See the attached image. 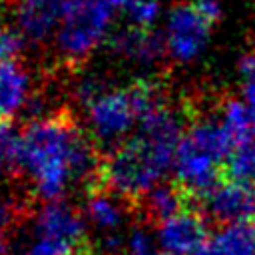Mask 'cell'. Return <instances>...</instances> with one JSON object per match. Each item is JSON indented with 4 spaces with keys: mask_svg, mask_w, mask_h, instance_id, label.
<instances>
[{
    "mask_svg": "<svg viewBox=\"0 0 255 255\" xmlns=\"http://www.w3.org/2000/svg\"><path fill=\"white\" fill-rule=\"evenodd\" d=\"M24 255H96L82 213L64 199L44 201Z\"/></svg>",
    "mask_w": 255,
    "mask_h": 255,
    "instance_id": "obj_2",
    "label": "cell"
},
{
    "mask_svg": "<svg viewBox=\"0 0 255 255\" xmlns=\"http://www.w3.org/2000/svg\"><path fill=\"white\" fill-rule=\"evenodd\" d=\"M221 120L233 139V145H243L255 141V114L251 108L239 100H225L221 104Z\"/></svg>",
    "mask_w": 255,
    "mask_h": 255,
    "instance_id": "obj_15",
    "label": "cell"
},
{
    "mask_svg": "<svg viewBox=\"0 0 255 255\" xmlns=\"http://www.w3.org/2000/svg\"><path fill=\"white\" fill-rule=\"evenodd\" d=\"M223 179L255 183V141L233 147L223 163Z\"/></svg>",
    "mask_w": 255,
    "mask_h": 255,
    "instance_id": "obj_16",
    "label": "cell"
},
{
    "mask_svg": "<svg viewBox=\"0 0 255 255\" xmlns=\"http://www.w3.org/2000/svg\"><path fill=\"white\" fill-rule=\"evenodd\" d=\"M201 211L215 223H241L255 219V183L223 179L203 201Z\"/></svg>",
    "mask_w": 255,
    "mask_h": 255,
    "instance_id": "obj_7",
    "label": "cell"
},
{
    "mask_svg": "<svg viewBox=\"0 0 255 255\" xmlns=\"http://www.w3.org/2000/svg\"><path fill=\"white\" fill-rule=\"evenodd\" d=\"M175 181L201 201L223 181V163L197 149L185 135L175 151Z\"/></svg>",
    "mask_w": 255,
    "mask_h": 255,
    "instance_id": "obj_6",
    "label": "cell"
},
{
    "mask_svg": "<svg viewBox=\"0 0 255 255\" xmlns=\"http://www.w3.org/2000/svg\"><path fill=\"white\" fill-rule=\"evenodd\" d=\"M106 2L114 12H129L137 0H106Z\"/></svg>",
    "mask_w": 255,
    "mask_h": 255,
    "instance_id": "obj_24",
    "label": "cell"
},
{
    "mask_svg": "<svg viewBox=\"0 0 255 255\" xmlns=\"http://www.w3.org/2000/svg\"><path fill=\"white\" fill-rule=\"evenodd\" d=\"M193 255H255V219L223 225Z\"/></svg>",
    "mask_w": 255,
    "mask_h": 255,
    "instance_id": "obj_13",
    "label": "cell"
},
{
    "mask_svg": "<svg viewBox=\"0 0 255 255\" xmlns=\"http://www.w3.org/2000/svg\"><path fill=\"white\" fill-rule=\"evenodd\" d=\"M157 255H173V253H167V251H163V253H157Z\"/></svg>",
    "mask_w": 255,
    "mask_h": 255,
    "instance_id": "obj_25",
    "label": "cell"
},
{
    "mask_svg": "<svg viewBox=\"0 0 255 255\" xmlns=\"http://www.w3.org/2000/svg\"><path fill=\"white\" fill-rule=\"evenodd\" d=\"M135 26L151 30L157 16H159V2L157 0H137L135 6L128 12Z\"/></svg>",
    "mask_w": 255,
    "mask_h": 255,
    "instance_id": "obj_19",
    "label": "cell"
},
{
    "mask_svg": "<svg viewBox=\"0 0 255 255\" xmlns=\"http://www.w3.org/2000/svg\"><path fill=\"white\" fill-rule=\"evenodd\" d=\"M78 0H18L16 28L26 42L42 44L50 40L62 26L68 10Z\"/></svg>",
    "mask_w": 255,
    "mask_h": 255,
    "instance_id": "obj_9",
    "label": "cell"
},
{
    "mask_svg": "<svg viewBox=\"0 0 255 255\" xmlns=\"http://www.w3.org/2000/svg\"><path fill=\"white\" fill-rule=\"evenodd\" d=\"M20 173V131L0 124V173Z\"/></svg>",
    "mask_w": 255,
    "mask_h": 255,
    "instance_id": "obj_17",
    "label": "cell"
},
{
    "mask_svg": "<svg viewBox=\"0 0 255 255\" xmlns=\"http://www.w3.org/2000/svg\"><path fill=\"white\" fill-rule=\"evenodd\" d=\"M137 120L129 90L116 88L106 90L88 106L90 135L94 137L98 149L108 153L126 141V133Z\"/></svg>",
    "mask_w": 255,
    "mask_h": 255,
    "instance_id": "obj_4",
    "label": "cell"
},
{
    "mask_svg": "<svg viewBox=\"0 0 255 255\" xmlns=\"http://www.w3.org/2000/svg\"><path fill=\"white\" fill-rule=\"evenodd\" d=\"M0 253H2V247H0Z\"/></svg>",
    "mask_w": 255,
    "mask_h": 255,
    "instance_id": "obj_26",
    "label": "cell"
},
{
    "mask_svg": "<svg viewBox=\"0 0 255 255\" xmlns=\"http://www.w3.org/2000/svg\"><path fill=\"white\" fill-rule=\"evenodd\" d=\"M209 237L207 215L201 207L183 209L157 225L159 245L173 255H193Z\"/></svg>",
    "mask_w": 255,
    "mask_h": 255,
    "instance_id": "obj_8",
    "label": "cell"
},
{
    "mask_svg": "<svg viewBox=\"0 0 255 255\" xmlns=\"http://www.w3.org/2000/svg\"><path fill=\"white\" fill-rule=\"evenodd\" d=\"M129 255H157L151 235L145 231V227H133L128 243Z\"/></svg>",
    "mask_w": 255,
    "mask_h": 255,
    "instance_id": "obj_21",
    "label": "cell"
},
{
    "mask_svg": "<svg viewBox=\"0 0 255 255\" xmlns=\"http://www.w3.org/2000/svg\"><path fill=\"white\" fill-rule=\"evenodd\" d=\"M30 96L28 70L12 60L0 62V124H12V118L24 108Z\"/></svg>",
    "mask_w": 255,
    "mask_h": 255,
    "instance_id": "obj_12",
    "label": "cell"
},
{
    "mask_svg": "<svg viewBox=\"0 0 255 255\" xmlns=\"http://www.w3.org/2000/svg\"><path fill=\"white\" fill-rule=\"evenodd\" d=\"M199 207L197 199L175 179L163 185H155L151 191H147L137 203L135 211L143 213V221L147 225H159L165 219L177 215L183 209Z\"/></svg>",
    "mask_w": 255,
    "mask_h": 255,
    "instance_id": "obj_10",
    "label": "cell"
},
{
    "mask_svg": "<svg viewBox=\"0 0 255 255\" xmlns=\"http://www.w3.org/2000/svg\"><path fill=\"white\" fill-rule=\"evenodd\" d=\"M114 10L106 0H78L56 32V58L62 70H80L102 42Z\"/></svg>",
    "mask_w": 255,
    "mask_h": 255,
    "instance_id": "obj_3",
    "label": "cell"
},
{
    "mask_svg": "<svg viewBox=\"0 0 255 255\" xmlns=\"http://www.w3.org/2000/svg\"><path fill=\"white\" fill-rule=\"evenodd\" d=\"M213 24L199 12L195 2L175 4L167 18V52L177 62H189L195 58L209 36Z\"/></svg>",
    "mask_w": 255,
    "mask_h": 255,
    "instance_id": "obj_5",
    "label": "cell"
},
{
    "mask_svg": "<svg viewBox=\"0 0 255 255\" xmlns=\"http://www.w3.org/2000/svg\"><path fill=\"white\" fill-rule=\"evenodd\" d=\"M128 211H135L133 203L106 187L86 189V215L88 219L106 231L116 229Z\"/></svg>",
    "mask_w": 255,
    "mask_h": 255,
    "instance_id": "obj_14",
    "label": "cell"
},
{
    "mask_svg": "<svg viewBox=\"0 0 255 255\" xmlns=\"http://www.w3.org/2000/svg\"><path fill=\"white\" fill-rule=\"evenodd\" d=\"M108 46L126 58L137 60L141 64H155L159 62L167 52V42L161 40V36L153 30L139 28L135 24L118 30L110 36Z\"/></svg>",
    "mask_w": 255,
    "mask_h": 255,
    "instance_id": "obj_11",
    "label": "cell"
},
{
    "mask_svg": "<svg viewBox=\"0 0 255 255\" xmlns=\"http://www.w3.org/2000/svg\"><path fill=\"white\" fill-rule=\"evenodd\" d=\"M102 151L68 108H56L20 129V173L32 179L42 201L62 199L70 181H86L98 171Z\"/></svg>",
    "mask_w": 255,
    "mask_h": 255,
    "instance_id": "obj_1",
    "label": "cell"
},
{
    "mask_svg": "<svg viewBox=\"0 0 255 255\" xmlns=\"http://www.w3.org/2000/svg\"><path fill=\"white\" fill-rule=\"evenodd\" d=\"M26 38L18 28L8 22H0V62H12L22 56Z\"/></svg>",
    "mask_w": 255,
    "mask_h": 255,
    "instance_id": "obj_18",
    "label": "cell"
},
{
    "mask_svg": "<svg viewBox=\"0 0 255 255\" xmlns=\"http://www.w3.org/2000/svg\"><path fill=\"white\" fill-rule=\"evenodd\" d=\"M195 6L199 8V12H201L211 24H215V22L221 18V8H219V4H217L215 0H195Z\"/></svg>",
    "mask_w": 255,
    "mask_h": 255,
    "instance_id": "obj_22",
    "label": "cell"
},
{
    "mask_svg": "<svg viewBox=\"0 0 255 255\" xmlns=\"http://www.w3.org/2000/svg\"><path fill=\"white\" fill-rule=\"evenodd\" d=\"M239 68H241V74L245 76V86H243L245 104H247V106L251 108V112L255 114V56H253V54L243 56Z\"/></svg>",
    "mask_w": 255,
    "mask_h": 255,
    "instance_id": "obj_20",
    "label": "cell"
},
{
    "mask_svg": "<svg viewBox=\"0 0 255 255\" xmlns=\"http://www.w3.org/2000/svg\"><path fill=\"white\" fill-rule=\"evenodd\" d=\"M10 219H12V207L6 203V199H2V195H0V247H2V235H4V231H6V227H8V223H10Z\"/></svg>",
    "mask_w": 255,
    "mask_h": 255,
    "instance_id": "obj_23",
    "label": "cell"
}]
</instances>
